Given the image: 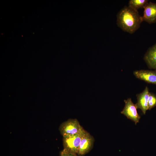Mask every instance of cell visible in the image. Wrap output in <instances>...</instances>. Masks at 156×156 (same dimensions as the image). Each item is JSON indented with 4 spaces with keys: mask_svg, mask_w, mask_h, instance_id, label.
<instances>
[{
    "mask_svg": "<svg viewBox=\"0 0 156 156\" xmlns=\"http://www.w3.org/2000/svg\"><path fill=\"white\" fill-rule=\"evenodd\" d=\"M118 26L124 31L130 34L134 33L140 27L143 21L142 16L138 10L128 6L122 8L117 15Z\"/></svg>",
    "mask_w": 156,
    "mask_h": 156,
    "instance_id": "1",
    "label": "cell"
},
{
    "mask_svg": "<svg viewBox=\"0 0 156 156\" xmlns=\"http://www.w3.org/2000/svg\"><path fill=\"white\" fill-rule=\"evenodd\" d=\"M85 131L73 135L63 136V143L65 151L77 155L81 140Z\"/></svg>",
    "mask_w": 156,
    "mask_h": 156,
    "instance_id": "2",
    "label": "cell"
},
{
    "mask_svg": "<svg viewBox=\"0 0 156 156\" xmlns=\"http://www.w3.org/2000/svg\"><path fill=\"white\" fill-rule=\"evenodd\" d=\"M59 130L63 136L80 133L85 130L76 119H70L63 122Z\"/></svg>",
    "mask_w": 156,
    "mask_h": 156,
    "instance_id": "3",
    "label": "cell"
},
{
    "mask_svg": "<svg viewBox=\"0 0 156 156\" xmlns=\"http://www.w3.org/2000/svg\"><path fill=\"white\" fill-rule=\"evenodd\" d=\"M124 102L125 105L121 113L134 122L136 125L139 122L140 116L137 112L135 105L133 103L131 98L124 100Z\"/></svg>",
    "mask_w": 156,
    "mask_h": 156,
    "instance_id": "4",
    "label": "cell"
},
{
    "mask_svg": "<svg viewBox=\"0 0 156 156\" xmlns=\"http://www.w3.org/2000/svg\"><path fill=\"white\" fill-rule=\"evenodd\" d=\"M94 141L92 136L85 131L81 140L77 155L83 156L88 153L92 149Z\"/></svg>",
    "mask_w": 156,
    "mask_h": 156,
    "instance_id": "5",
    "label": "cell"
},
{
    "mask_svg": "<svg viewBox=\"0 0 156 156\" xmlns=\"http://www.w3.org/2000/svg\"><path fill=\"white\" fill-rule=\"evenodd\" d=\"M133 74L137 78L148 83L156 85V70H141L134 71Z\"/></svg>",
    "mask_w": 156,
    "mask_h": 156,
    "instance_id": "6",
    "label": "cell"
},
{
    "mask_svg": "<svg viewBox=\"0 0 156 156\" xmlns=\"http://www.w3.org/2000/svg\"><path fill=\"white\" fill-rule=\"evenodd\" d=\"M144 9L143 15L142 16L143 21H145L150 24L155 23L156 3L150 2Z\"/></svg>",
    "mask_w": 156,
    "mask_h": 156,
    "instance_id": "7",
    "label": "cell"
},
{
    "mask_svg": "<svg viewBox=\"0 0 156 156\" xmlns=\"http://www.w3.org/2000/svg\"><path fill=\"white\" fill-rule=\"evenodd\" d=\"M149 93L148 88L146 86L142 92L136 95L137 102L135 105L137 109H141L144 114L148 109V104Z\"/></svg>",
    "mask_w": 156,
    "mask_h": 156,
    "instance_id": "8",
    "label": "cell"
},
{
    "mask_svg": "<svg viewBox=\"0 0 156 156\" xmlns=\"http://www.w3.org/2000/svg\"><path fill=\"white\" fill-rule=\"evenodd\" d=\"M144 59L149 68L156 70V43L148 49Z\"/></svg>",
    "mask_w": 156,
    "mask_h": 156,
    "instance_id": "9",
    "label": "cell"
},
{
    "mask_svg": "<svg viewBox=\"0 0 156 156\" xmlns=\"http://www.w3.org/2000/svg\"><path fill=\"white\" fill-rule=\"evenodd\" d=\"M148 3L147 0H130L129 2V6L138 10L140 8H144Z\"/></svg>",
    "mask_w": 156,
    "mask_h": 156,
    "instance_id": "10",
    "label": "cell"
},
{
    "mask_svg": "<svg viewBox=\"0 0 156 156\" xmlns=\"http://www.w3.org/2000/svg\"><path fill=\"white\" fill-rule=\"evenodd\" d=\"M148 105V109L149 110L156 106V95L155 94L153 93L149 92Z\"/></svg>",
    "mask_w": 156,
    "mask_h": 156,
    "instance_id": "11",
    "label": "cell"
},
{
    "mask_svg": "<svg viewBox=\"0 0 156 156\" xmlns=\"http://www.w3.org/2000/svg\"><path fill=\"white\" fill-rule=\"evenodd\" d=\"M77 155L68 152L64 150H63L60 153V156H77Z\"/></svg>",
    "mask_w": 156,
    "mask_h": 156,
    "instance_id": "12",
    "label": "cell"
}]
</instances>
